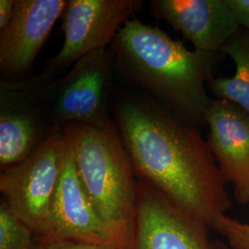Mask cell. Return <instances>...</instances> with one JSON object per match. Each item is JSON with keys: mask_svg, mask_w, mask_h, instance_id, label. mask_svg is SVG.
Instances as JSON below:
<instances>
[{"mask_svg": "<svg viewBox=\"0 0 249 249\" xmlns=\"http://www.w3.org/2000/svg\"><path fill=\"white\" fill-rule=\"evenodd\" d=\"M112 116L137 178L216 231L232 203L200 130L121 81L113 92Z\"/></svg>", "mask_w": 249, "mask_h": 249, "instance_id": "1", "label": "cell"}, {"mask_svg": "<svg viewBox=\"0 0 249 249\" xmlns=\"http://www.w3.org/2000/svg\"><path fill=\"white\" fill-rule=\"evenodd\" d=\"M116 78L142 89L182 122L201 130L213 104L207 89L217 53L189 50L158 26L127 20L109 46Z\"/></svg>", "mask_w": 249, "mask_h": 249, "instance_id": "2", "label": "cell"}, {"mask_svg": "<svg viewBox=\"0 0 249 249\" xmlns=\"http://www.w3.org/2000/svg\"><path fill=\"white\" fill-rule=\"evenodd\" d=\"M63 126L90 203L130 249L138 181L115 123L107 128L85 124Z\"/></svg>", "mask_w": 249, "mask_h": 249, "instance_id": "3", "label": "cell"}, {"mask_svg": "<svg viewBox=\"0 0 249 249\" xmlns=\"http://www.w3.org/2000/svg\"><path fill=\"white\" fill-rule=\"evenodd\" d=\"M116 72L110 47L89 53L54 80L39 75L20 80L53 127L85 124L99 128L114 124L112 98Z\"/></svg>", "mask_w": 249, "mask_h": 249, "instance_id": "4", "label": "cell"}, {"mask_svg": "<svg viewBox=\"0 0 249 249\" xmlns=\"http://www.w3.org/2000/svg\"><path fill=\"white\" fill-rule=\"evenodd\" d=\"M68 150L64 126L57 127L26 160L0 175V191L9 208L39 238L51 235L53 196Z\"/></svg>", "mask_w": 249, "mask_h": 249, "instance_id": "5", "label": "cell"}, {"mask_svg": "<svg viewBox=\"0 0 249 249\" xmlns=\"http://www.w3.org/2000/svg\"><path fill=\"white\" fill-rule=\"evenodd\" d=\"M143 4L142 0H68L62 15V47L39 76L57 79L83 56L109 47Z\"/></svg>", "mask_w": 249, "mask_h": 249, "instance_id": "6", "label": "cell"}, {"mask_svg": "<svg viewBox=\"0 0 249 249\" xmlns=\"http://www.w3.org/2000/svg\"><path fill=\"white\" fill-rule=\"evenodd\" d=\"M209 230L155 187L138 179L130 249H217Z\"/></svg>", "mask_w": 249, "mask_h": 249, "instance_id": "7", "label": "cell"}, {"mask_svg": "<svg viewBox=\"0 0 249 249\" xmlns=\"http://www.w3.org/2000/svg\"><path fill=\"white\" fill-rule=\"evenodd\" d=\"M67 4L68 0L16 1L9 25L0 31L1 80L26 79Z\"/></svg>", "mask_w": 249, "mask_h": 249, "instance_id": "8", "label": "cell"}, {"mask_svg": "<svg viewBox=\"0 0 249 249\" xmlns=\"http://www.w3.org/2000/svg\"><path fill=\"white\" fill-rule=\"evenodd\" d=\"M48 238L84 241L117 249H129L124 239L100 217L90 203L75 167L70 142L53 196L51 235Z\"/></svg>", "mask_w": 249, "mask_h": 249, "instance_id": "9", "label": "cell"}, {"mask_svg": "<svg viewBox=\"0 0 249 249\" xmlns=\"http://www.w3.org/2000/svg\"><path fill=\"white\" fill-rule=\"evenodd\" d=\"M207 142L235 200L249 204V114L229 101L215 100L207 115Z\"/></svg>", "mask_w": 249, "mask_h": 249, "instance_id": "10", "label": "cell"}, {"mask_svg": "<svg viewBox=\"0 0 249 249\" xmlns=\"http://www.w3.org/2000/svg\"><path fill=\"white\" fill-rule=\"evenodd\" d=\"M151 16L167 22L195 50L221 52L241 27L226 0H151Z\"/></svg>", "mask_w": 249, "mask_h": 249, "instance_id": "11", "label": "cell"}, {"mask_svg": "<svg viewBox=\"0 0 249 249\" xmlns=\"http://www.w3.org/2000/svg\"><path fill=\"white\" fill-rule=\"evenodd\" d=\"M57 127L45 119L19 80L0 81V166L26 160Z\"/></svg>", "mask_w": 249, "mask_h": 249, "instance_id": "12", "label": "cell"}, {"mask_svg": "<svg viewBox=\"0 0 249 249\" xmlns=\"http://www.w3.org/2000/svg\"><path fill=\"white\" fill-rule=\"evenodd\" d=\"M221 53L232 59L235 73L231 77L212 78L207 83L208 91L215 100L229 101L249 114V30L240 28Z\"/></svg>", "mask_w": 249, "mask_h": 249, "instance_id": "13", "label": "cell"}, {"mask_svg": "<svg viewBox=\"0 0 249 249\" xmlns=\"http://www.w3.org/2000/svg\"><path fill=\"white\" fill-rule=\"evenodd\" d=\"M35 232L11 211L6 200L0 204V249H34Z\"/></svg>", "mask_w": 249, "mask_h": 249, "instance_id": "14", "label": "cell"}, {"mask_svg": "<svg viewBox=\"0 0 249 249\" xmlns=\"http://www.w3.org/2000/svg\"><path fill=\"white\" fill-rule=\"evenodd\" d=\"M216 231L224 236L232 249H249V223H242L225 216L218 224Z\"/></svg>", "mask_w": 249, "mask_h": 249, "instance_id": "15", "label": "cell"}, {"mask_svg": "<svg viewBox=\"0 0 249 249\" xmlns=\"http://www.w3.org/2000/svg\"><path fill=\"white\" fill-rule=\"evenodd\" d=\"M34 249H117L114 247L84 241L62 238H39Z\"/></svg>", "mask_w": 249, "mask_h": 249, "instance_id": "16", "label": "cell"}, {"mask_svg": "<svg viewBox=\"0 0 249 249\" xmlns=\"http://www.w3.org/2000/svg\"><path fill=\"white\" fill-rule=\"evenodd\" d=\"M241 28L249 30V0H226Z\"/></svg>", "mask_w": 249, "mask_h": 249, "instance_id": "17", "label": "cell"}, {"mask_svg": "<svg viewBox=\"0 0 249 249\" xmlns=\"http://www.w3.org/2000/svg\"><path fill=\"white\" fill-rule=\"evenodd\" d=\"M17 0H0V31L9 25L14 14Z\"/></svg>", "mask_w": 249, "mask_h": 249, "instance_id": "18", "label": "cell"}]
</instances>
